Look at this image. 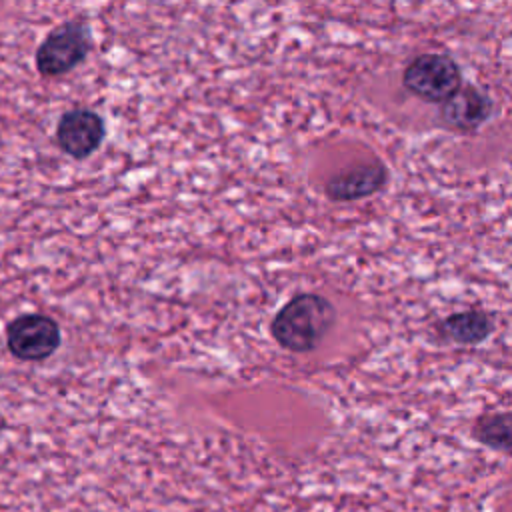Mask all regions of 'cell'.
<instances>
[{
    "mask_svg": "<svg viewBox=\"0 0 512 512\" xmlns=\"http://www.w3.org/2000/svg\"><path fill=\"white\" fill-rule=\"evenodd\" d=\"M6 344L16 358L38 362L56 352L60 344V328L50 316L24 314L8 324Z\"/></svg>",
    "mask_w": 512,
    "mask_h": 512,
    "instance_id": "277c9868",
    "label": "cell"
},
{
    "mask_svg": "<svg viewBox=\"0 0 512 512\" xmlns=\"http://www.w3.org/2000/svg\"><path fill=\"white\" fill-rule=\"evenodd\" d=\"M474 436L496 450H512V412L482 416L474 426Z\"/></svg>",
    "mask_w": 512,
    "mask_h": 512,
    "instance_id": "9c48e42d",
    "label": "cell"
},
{
    "mask_svg": "<svg viewBox=\"0 0 512 512\" xmlns=\"http://www.w3.org/2000/svg\"><path fill=\"white\" fill-rule=\"evenodd\" d=\"M104 132V120L100 114L88 108H74L62 114L56 128V140L68 156L84 160L98 150L104 140Z\"/></svg>",
    "mask_w": 512,
    "mask_h": 512,
    "instance_id": "5b68a950",
    "label": "cell"
},
{
    "mask_svg": "<svg viewBox=\"0 0 512 512\" xmlns=\"http://www.w3.org/2000/svg\"><path fill=\"white\" fill-rule=\"evenodd\" d=\"M92 48L90 26L82 20L54 28L36 50V70L46 76H62L78 66Z\"/></svg>",
    "mask_w": 512,
    "mask_h": 512,
    "instance_id": "3957f363",
    "label": "cell"
},
{
    "mask_svg": "<svg viewBox=\"0 0 512 512\" xmlns=\"http://www.w3.org/2000/svg\"><path fill=\"white\" fill-rule=\"evenodd\" d=\"M402 84L416 98L442 104L462 86V72L448 54L426 52L406 66Z\"/></svg>",
    "mask_w": 512,
    "mask_h": 512,
    "instance_id": "7a4b0ae2",
    "label": "cell"
},
{
    "mask_svg": "<svg viewBox=\"0 0 512 512\" xmlns=\"http://www.w3.org/2000/svg\"><path fill=\"white\" fill-rule=\"evenodd\" d=\"M492 110L494 102L484 90L472 84H462L440 104V120L452 130L472 132L492 116Z\"/></svg>",
    "mask_w": 512,
    "mask_h": 512,
    "instance_id": "8992f818",
    "label": "cell"
},
{
    "mask_svg": "<svg viewBox=\"0 0 512 512\" xmlns=\"http://www.w3.org/2000/svg\"><path fill=\"white\" fill-rule=\"evenodd\" d=\"M492 328H494L492 318L486 312L466 310L442 320L438 330L450 342L476 344V342H482L492 332Z\"/></svg>",
    "mask_w": 512,
    "mask_h": 512,
    "instance_id": "ba28073f",
    "label": "cell"
},
{
    "mask_svg": "<svg viewBox=\"0 0 512 512\" xmlns=\"http://www.w3.org/2000/svg\"><path fill=\"white\" fill-rule=\"evenodd\" d=\"M386 166L382 162L358 164L334 174L326 182L328 198L336 202H350L358 198H366L378 192L386 182Z\"/></svg>",
    "mask_w": 512,
    "mask_h": 512,
    "instance_id": "52a82bcc",
    "label": "cell"
},
{
    "mask_svg": "<svg viewBox=\"0 0 512 512\" xmlns=\"http://www.w3.org/2000/svg\"><path fill=\"white\" fill-rule=\"evenodd\" d=\"M4 428H6V422H4V418H2V416H0V432H2V430H4Z\"/></svg>",
    "mask_w": 512,
    "mask_h": 512,
    "instance_id": "30bf717a",
    "label": "cell"
},
{
    "mask_svg": "<svg viewBox=\"0 0 512 512\" xmlns=\"http://www.w3.org/2000/svg\"><path fill=\"white\" fill-rule=\"evenodd\" d=\"M336 318L334 306L318 294H298L272 320L274 340L292 352L314 350Z\"/></svg>",
    "mask_w": 512,
    "mask_h": 512,
    "instance_id": "6da1fadb",
    "label": "cell"
}]
</instances>
